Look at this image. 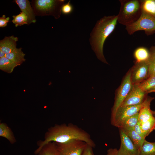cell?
I'll use <instances>...</instances> for the list:
<instances>
[{
  "label": "cell",
  "mask_w": 155,
  "mask_h": 155,
  "mask_svg": "<svg viewBox=\"0 0 155 155\" xmlns=\"http://www.w3.org/2000/svg\"><path fill=\"white\" fill-rule=\"evenodd\" d=\"M73 140L83 141L93 148L96 146L90 134L78 126L71 123L56 124L48 129L44 140L38 142V148L35 154H38L44 146L50 142L62 143Z\"/></svg>",
  "instance_id": "obj_1"
},
{
  "label": "cell",
  "mask_w": 155,
  "mask_h": 155,
  "mask_svg": "<svg viewBox=\"0 0 155 155\" xmlns=\"http://www.w3.org/2000/svg\"><path fill=\"white\" fill-rule=\"evenodd\" d=\"M117 15L105 16L98 20L92 30L89 39L91 48L97 58L108 64L104 55L103 48L106 39L115 30L117 24Z\"/></svg>",
  "instance_id": "obj_2"
},
{
  "label": "cell",
  "mask_w": 155,
  "mask_h": 155,
  "mask_svg": "<svg viewBox=\"0 0 155 155\" xmlns=\"http://www.w3.org/2000/svg\"><path fill=\"white\" fill-rule=\"evenodd\" d=\"M121 6L117 15V21L125 26L134 23L141 16L140 0H119Z\"/></svg>",
  "instance_id": "obj_3"
},
{
  "label": "cell",
  "mask_w": 155,
  "mask_h": 155,
  "mask_svg": "<svg viewBox=\"0 0 155 155\" xmlns=\"http://www.w3.org/2000/svg\"><path fill=\"white\" fill-rule=\"evenodd\" d=\"M64 0H36L32 1L35 14L40 16H52L56 19L60 16L61 8Z\"/></svg>",
  "instance_id": "obj_4"
},
{
  "label": "cell",
  "mask_w": 155,
  "mask_h": 155,
  "mask_svg": "<svg viewBox=\"0 0 155 155\" xmlns=\"http://www.w3.org/2000/svg\"><path fill=\"white\" fill-rule=\"evenodd\" d=\"M128 33L131 35L140 30L144 31L148 36L155 32V18L142 11L141 16L133 23L125 26Z\"/></svg>",
  "instance_id": "obj_5"
},
{
  "label": "cell",
  "mask_w": 155,
  "mask_h": 155,
  "mask_svg": "<svg viewBox=\"0 0 155 155\" xmlns=\"http://www.w3.org/2000/svg\"><path fill=\"white\" fill-rule=\"evenodd\" d=\"M131 68L126 74L117 90L114 104L111 109V119L113 117L118 109L121 106L133 87V85L131 78Z\"/></svg>",
  "instance_id": "obj_6"
},
{
  "label": "cell",
  "mask_w": 155,
  "mask_h": 155,
  "mask_svg": "<svg viewBox=\"0 0 155 155\" xmlns=\"http://www.w3.org/2000/svg\"><path fill=\"white\" fill-rule=\"evenodd\" d=\"M55 143L59 155H81L87 144L85 142L78 140L64 143Z\"/></svg>",
  "instance_id": "obj_7"
},
{
  "label": "cell",
  "mask_w": 155,
  "mask_h": 155,
  "mask_svg": "<svg viewBox=\"0 0 155 155\" xmlns=\"http://www.w3.org/2000/svg\"><path fill=\"white\" fill-rule=\"evenodd\" d=\"M144 102L141 104L137 105L120 106L113 117L111 119V124L117 127L123 121L138 113L143 105Z\"/></svg>",
  "instance_id": "obj_8"
},
{
  "label": "cell",
  "mask_w": 155,
  "mask_h": 155,
  "mask_svg": "<svg viewBox=\"0 0 155 155\" xmlns=\"http://www.w3.org/2000/svg\"><path fill=\"white\" fill-rule=\"evenodd\" d=\"M149 61L135 62L134 65L131 68V78L133 85L139 84L149 77Z\"/></svg>",
  "instance_id": "obj_9"
},
{
  "label": "cell",
  "mask_w": 155,
  "mask_h": 155,
  "mask_svg": "<svg viewBox=\"0 0 155 155\" xmlns=\"http://www.w3.org/2000/svg\"><path fill=\"white\" fill-rule=\"evenodd\" d=\"M121 144L118 155H139V150L136 148L125 131L119 128Z\"/></svg>",
  "instance_id": "obj_10"
},
{
  "label": "cell",
  "mask_w": 155,
  "mask_h": 155,
  "mask_svg": "<svg viewBox=\"0 0 155 155\" xmlns=\"http://www.w3.org/2000/svg\"><path fill=\"white\" fill-rule=\"evenodd\" d=\"M147 94L141 89L139 84H134L121 106L141 104L144 101Z\"/></svg>",
  "instance_id": "obj_11"
},
{
  "label": "cell",
  "mask_w": 155,
  "mask_h": 155,
  "mask_svg": "<svg viewBox=\"0 0 155 155\" xmlns=\"http://www.w3.org/2000/svg\"><path fill=\"white\" fill-rule=\"evenodd\" d=\"M154 97L146 96L144 104L139 112L138 119L140 123H144L154 117L150 108V103Z\"/></svg>",
  "instance_id": "obj_12"
},
{
  "label": "cell",
  "mask_w": 155,
  "mask_h": 155,
  "mask_svg": "<svg viewBox=\"0 0 155 155\" xmlns=\"http://www.w3.org/2000/svg\"><path fill=\"white\" fill-rule=\"evenodd\" d=\"M15 2L18 5L22 11L28 18V25L36 22L35 14L32 8L30 1L28 0H16Z\"/></svg>",
  "instance_id": "obj_13"
},
{
  "label": "cell",
  "mask_w": 155,
  "mask_h": 155,
  "mask_svg": "<svg viewBox=\"0 0 155 155\" xmlns=\"http://www.w3.org/2000/svg\"><path fill=\"white\" fill-rule=\"evenodd\" d=\"M18 38L11 36H5L0 41V50L5 54L10 53L16 48Z\"/></svg>",
  "instance_id": "obj_14"
},
{
  "label": "cell",
  "mask_w": 155,
  "mask_h": 155,
  "mask_svg": "<svg viewBox=\"0 0 155 155\" xmlns=\"http://www.w3.org/2000/svg\"><path fill=\"white\" fill-rule=\"evenodd\" d=\"M139 113L123 121L118 126L119 128L122 129L125 131L134 130L135 125L139 122Z\"/></svg>",
  "instance_id": "obj_15"
},
{
  "label": "cell",
  "mask_w": 155,
  "mask_h": 155,
  "mask_svg": "<svg viewBox=\"0 0 155 155\" xmlns=\"http://www.w3.org/2000/svg\"><path fill=\"white\" fill-rule=\"evenodd\" d=\"M22 48H16L11 53L5 54V57L20 65L26 59L24 58L25 54L22 50Z\"/></svg>",
  "instance_id": "obj_16"
},
{
  "label": "cell",
  "mask_w": 155,
  "mask_h": 155,
  "mask_svg": "<svg viewBox=\"0 0 155 155\" xmlns=\"http://www.w3.org/2000/svg\"><path fill=\"white\" fill-rule=\"evenodd\" d=\"M133 55L136 62L148 61L150 57V51L146 48L143 46L136 48L134 51Z\"/></svg>",
  "instance_id": "obj_17"
},
{
  "label": "cell",
  "mask_w": 155,
  "mask_h": 155,
  "mask_svg": "<svg viewBox=\"0 0 155 155\" xmlns=\"http://www.w3.org/2000/svg\"><path fill=\"white\" fill-rule=\"evenodd\" d=\"M142 11L155 18V0H140Z\"/></svg>",
  "instance_id": "obj_18"
},
{
  "label": "cell",
  "mask_w": 155,
  "mask_h": 155,
  "mask_svg": "<svg viewBox=\"0 0 155 155\" xmlns=\"http://www.w3.org/2000/svg\"><path fill=\"white\" fill-rule=\"evenodd\" d=\"M19 66L5 57L0 58V69L8 73H11L14 68Z\"/></svg>",
  "instance_id": "obj_19"
},
{
  "label": "cell",
  "mask_w": 155,
  "mask_h": 155,
  "mask_svg": "<svg viewBox=\"0 0 155 155\" xmlns=\"http://www.w3.org/2000/svg\"><path fill=\"white\" fill-rule=\"evenodd\" d=\"M0 136L7 139L13 144L16 142V139L10 128L4 123L0 124Z\"/></svg>",
  "instance_id": "obj_20"
},
{
  "label": "cell",
  "mask_w": 155,
  "mask_h": 155,
  "mask_svg": "<svg viewBox=\"0 0 155 155\" xmlns=\"http://www.w3.org/2000/svg\"><path fill=\"white\" fill-rule=\"evenodd\" d=\"M38 154V155H59L54 142H50L45 145Z\"/></svg>",
  "instance_id": "obj_21"
},
{
  "label": "cell",
  "mask_w": 155,
  "mask_h": 155,
  "mask_svg": "<svg viewBox=\"0 0 155 155\" xmlns=\"http://www.w3.org/2000/svg\"><path fill=\"white\" fill-rule=\"evenodd\" d=\"M139 155H155V142H150L145 140L139 150Z\"/></svg>",
  "instance_id": "obj_22"
},
{
  "label": "cell",
  "mask_w": 155,
  "mask_h": 155,
  "mask_svg": "<svg viewBox=\"0 0 155 155\" xmlns=\"http://www.w3.org/2000/svg\"><path fill=\"white\" fill-rule=\"evenodd\" d=\"M125 131L135 147L140 150L142 146L145 139L138 135L134 130L130 131Z\"/></svg>",
  "instance_id": "obj_23"
},
{
  "label": "cell",
  "mask_w": 155,
  "mask_h": 155,
  "mask_svg": "<svg viewBox=\"0 0 155 155\" xmlns=\"http://www.w3.org/2000/svg\"><path fill=\"white\" fill-rule=\"evenodd\" d=\"M140 125L141 129L146 137L155 129V117L154 116L147 121L140 123Z\"/></svg>",
  "instance_id": "obj_24"
},
{
  "label": "cell",
  "mask_w": 155,
  "mask_h": 155,
  "mask_svg": "<svg viewBox=\"0 0 155 155\" xmlns=\"http://www.w3.org/2000/svg\"><path fill=\"white\" fill-rule=\"evenodd\" d=\"M139 85L141 89L147 93L149 90L155 86V75L149 76L147 79Z\"/></svg>",
  "instance_id": "obj_25"
},
{
  "label": "cell",
  "mask_w": 155,
  "mask_h": 155,
  "mask_svg": "<svg viewBox=\"0 0 155 155\" xmlns=\"http://www.w3.org/2000/svg\"><path fill=\"white\" fill-rule=\"evenodd\" d=\"M12 22L15 24L16 27L21 26L25 24L28 25V18L26 15L21 12L17 15L13 16Z\"/></svg>",
  "instance_id": "obj_26"
},
{
  "label": "cell",
  "mask_w": 155,
  "mask_h": 155,
  "mask_svg": "<svg viewBox=\"0 0 155 155\" xmlns=\"http://www.w3.org/2000/svg\"><path fill=\"white\" fill-rule=\"evenodd\" d=\"M73 10V7L69 1L64 3L61 8V12L64 15H68L71 13Z\"/></svg>",
  "instance_id": "obj_27"
},
{
  "label": "cell",
  "mask_w": 155,
  "mask_h": 155,
  "mask_svg": "<svg viewBox=\"0 0 155 155\" xmlns=\"http://www.w3.org/2000/svg\"><path fill=\"white\" fill-rule=\"evenodd\" d=\"M149 76L155 75V57L151 55L149 61Z\"/></svg>",
  "instance_id": "obj_28"
},
{
  "label": "cell",
  "mask_w": 155,
  "mask_h": 155,
  "mask_svg": "<svg viewBox=\"0 0 155 155\" xmlns=\"http://www.w3.org/2000/svg\"><path fill=\"white\" fill-rule=\"evenodd\" d=\"M9 18H6L4 15L0 18V27L3 28L7 26V23L9 22Z\"/></svg>",
  "instance_id": "obj_29"
},
{
  "label": "cell",
  "mask_w": 155,
  "mask_h": 155,
  "mask_svg": "<svg viewBox=\"0 0 155 155\" xmlns=\"http://www.w3.org/2000/svg\"><path fill=\"white\" fill-rule=\"evenodd\" d=\"M92 147L87 144L81 155H94Z\"/></svg>",
  "instance_id": "obj_30"
},
{
  "label": "cell",
  "mask_w": 155,
  "mask_h": 155,
  "mask_svg": "<svg viewBox=\"0 0 155 155\" xmlns=\"http://www.w3.org/2000/svg\"><path fill=\"white\" fill-rule=\"evenodd\" d=\"M134 130L138 135L143 138L145 139V137H146L141 129L140 126V123L139 122L135 126Z\"/></svg>",
  "instance_id": "obj_31"
},
{
  "label": "cell",
  "mask_w": 155,
  "mask_h": 155,
  "mask_svg": "<svg viewBox=\"0 0 155 155\" xmlns=\"http://www.w3.org/2000/svg\"><path fill=\"white\" fill-rule=\"evenodd\" d=\"M118 150L116 148H109L107 150L106 155H118Z\"/></svg>",
  "instance_id": "obj_32"
},
{
  "label": "cell",
  "mask_w": 155,
  "mask_h": 155,
  "mask_svg": "<svg viewBox=\"0 0 155 155\" xmlns=\"http://www.w3.org/2000/svg\"><path fill=\"white\" fill-rule=\"evenodd\" d=\"M149 51L150 55L155 57V46L151 47Z\"/></svg>",
  "instance_id": "obj_33"
},
{
  "label": "cell",
  "mask_w": 155,
  "mask_h": 155,
  "mask_svg": "<svg viewBox=\"0 0 155 155\" xmlns=\"http://www.w3.org/2000/svg\"><path fill=\"white\" fill-rule=\"evenodd\" d=\"M155 92V86L150 89L147 92V93H149L152 92Z\"/></svg>",
  "instance_id": "obj_34"
},
{
  "label": "cell",
  "mask_w": 155,
  "mask_h": 155,
  "mask_svg": "<svg viewBox=\"0 0 155 155\" xmlns=\"http://www.w3.org/2000/svg\"><path fill=\"white\" fill-rule=\"evenodd\" d=\"M5 54L3 51L0 50V58H2L5 56Z\"/></svg>",
  "instance_id": "obj_35"
},
{
  "label": "cell",
  "mask_w": 155,
  "mask_h": 155,
  "mask_svg": "<svg viewBox=\"0 0 155 155\" xmlns=\"http://www.w3.org/2000/svg\"><path fill=\"white\" fill-rule=\"evenodd\" d=\"M152 113L154 117H155V110L154 111H152Z\"/></svg>",
  "instance_id": "obj_36"
}]
</instances>
